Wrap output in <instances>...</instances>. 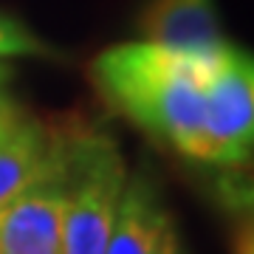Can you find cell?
Masks as SVG:
<instances>
[{
    "mask_svg": "<svg viewBox=\"0 0 254 254\" xmlns=\"http://www.w3.org/2000/svg\"><path fill=\"white\" fill-rule=\"evenodd\" d=\"M212 60L184 57L136 40L96 54L91 63V79L102 99L127 122L178 155L203 164V76Z\"/></svg>",
    "mask_w": 254,
    "mask_h": 254,
    "instance_id": "obj_1",
    "label": "cell"
},
{
    "mask_svg": "<svg viewBox=\"0 0 254 254\" xmlns=\"http://www.w3.org/2000/svg\"><path fill=\"white\" fill-rule=\"evenodd\" d=\"M127 173L125 155L108 133L73 125L60 254L108 252Z\"/></svg>",
    "mask_w": 254,
    "mask_h": 254,
    "instance_id": "obj_2",
    "label": "cell"
},
{
    "mask_svg": "<svg viewBox=\"0 0 254 254\" xmlns=\"http://www.w3.org/2000/svg\"><path fill=\"white\" fill-rule=\"evenodd\" d=\"M203 130L212 167H243L254 141V63L249 51L226 46L203 76Z\"/></svg>",
    "mask_w": 254,
    "mask_h": 254,
    "instance_id": "obj_3",
    "label": "cell"
},
{
    "mask_svg": "<svg viewBox=\"0 0 254 254\" xmlns=\"http://www.w3.org/2000/svg\"><path fill=\"white\" fill-rule=\"evenodd\" d=\"M73 125L65 127L60 155L31 187L0 206V254H60L68 203V158Z\"/></svg>",
    "mask_w": 254,
    "mask_h": 254,
    "instance_id": "obj_4",
    "label": "cell"
},
{
    "mask_svg": "<svg viewBox=\"0 0 254 254\" xmlns=\"http://www.w3.org/2000/svg\"><path fill=\"white\" fill-rule=\"evenodd\" d=\"M175 240L173 215L150 170L127 173L105 254H164Z\"/></svg>",
    "mask_w": 254,
    "mask_h": 254,
    "instance_id": "obj_5",
    "label": "cell"
},
{
    "mask_svg": "<svg viewBox=\"0 0 254 254\" xmlns=\"http://www.w3.org/2000/svg\"><path fill=\"white\" fill-rule=\"evenodd\" d=\"M138 34L144 43L195 60H212L226 46L215 0H147Z\"/></svg>",
    "mask_w": 254,
    "mask_h": 254,
    "instance_id": "obj_6",
    "label": "cell"
},
{
    "mask_svg": "<svg viewBox=\"0 0 254 254\" xmlns=\"http://www.w3.org/2000/svg\"><path fill=\"white\" fill-rule=\"evenodd\" d=\"M65 127H54L28 113L0 141V206L31 187L60 155Z\"/></svg>",
    "mask_w": 254,
    "mask_h": 254,
    "instance_id": "obj_7",
    "label": "cell"
},
{
    "mask_svg": "<svg viewBox=\"0 0 254 254\" xmlns=\"http://www.w3.org/2000/svg\"><path fill=\"white\" fill-rule=\"evenodd\" d=\"M17 57H40V60H57L60 51L48 46L40 34H34L23 20L0 11V63L17 60Z\"/></svg>",
    "mask_w": 254,
    "mask_h": 254,
    "instance_id": "obj_8",
    "label": "cell"
},
{
    "mask_svg": "<svg viewBox=\"0 0 254 254\" xmlns=\"http://www.w3.org/2000/svg\"><path fill=\"white\" fill-rule=\"evenodd\" d=\"M26 116H28V110L23 108L6 88H0V141L9 136Z\"/></svg>",
    "mask_w": 254,
    "mask_h": 254,
    "instance_id": "obj_9",
    "label": "cell"
},
{
    "mask_svg": "<svg viewBox=\"0 0 254 254\" xmlns=\"http://www.w3.org/2000/svg\"><path fill=\"white\" fill-rule=\"evenodd\" d=\"M235 254H254V237H252V220L240 223L235 235Z\"/></svg>",
    "mask_w": 254,
    "mask_h": 254,
    "instance_id": "obj_10",
    "label": "cell"
},
{
    "mask_svg": "<svg viewBox=\"0 0 254 254\" xmlns=\"http://www.w3.org/2000/svg\"><path fill=\"white\" fill-rule=\"evenodd\" d=\"M9 79H11V68L0 63V88H6V85H9Z\"/></svg>",
    "mask_w": 254,
    "mask_h": 254,
    "instance_id": "obj_11",
    "label": "cell"
},
{
    "mask_svg": "<svg viewBox=\"0 0 254 254\" xmlns=\"http://www.w3.org/2000/svg\"><path fill=\"white\" fill-rule=\"evenodd\" d=\"M164 254H184V252H181V243H178V237H175L173 243H170V249H167Z\"/></svg>",
    "mask_w": 254,
    "mask_h": 254,
    "instance_id": "obj_12",
    "label": "cell"
}]
</instances>
